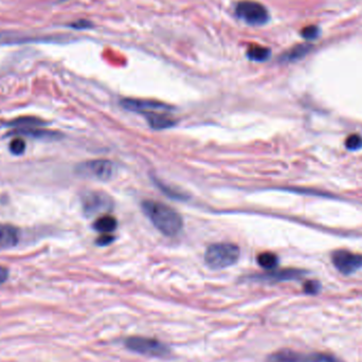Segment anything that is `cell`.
<instances>
[{
	"mask_svg": "<svg viewBox=\"0 0 362 362\" xmlns=\"http://www.w3.org/2000/svg\"><path fill=\"white\" fill-rule=\"evenodd\" d=\"M77 171L82 176L106 181L113 176L114 165L109 160L101 159V160H92L82 163Z\"/></svg>",
	"mask_w": 362,
	"mask_h": 362,
	"instance_id": "6",
	"label": "cell"
},
{
	"mask_svg": "<svg viewBox=\"0 0 362 362\" xmlns=\"http://www.w3.org/2000/svg\"><path fill=\"white\" fill-rule=\"evenodd\" d=\"M320 291V284L316 281H308L304 284V292L308 295H315Z\"/></svg>",
	"mask_w": 362,
	"mask_h": 362,
	"instance_id": "22",
	"label": "cell"
},
{
	"mask_svg": "<svg viewBox=\"0 0 362 362\" xmlns=\"http://www.w3.org/2000/svg\"><path fill=\"white\" fill-rule=\"evenodd\" d=\"M332 264L343 274H351L362 267V255L347 250H338L331 255Z\"/></svg>",
	"mask_w": 362,
	"mask_h": 362,
	"instance_id": "8",
	"label": "cell"
},
{
	"mask_svg": "<svg viewBox=\"0 0 362 362\" xmlns=\"http://www.w3.org/2000/svg\"><path fill=\"white\" fill-rule=\"evenodd\" d=\"M309 50H310V46H306V45L297 46L292 50H289L287 53H285V55H283L282 57V60L285 62H293V61L300 60L301 57L305 56L309 52Z\"/></svg>",
	"mask_w": 362,
	"mask_h": 362,
	"instance_id": "17",
	"label": "cell"
},
{
	"mask_svg": "<svg viewBox=\"0 0 362 362\" xmlns=\"http://www.w3.org/2000/svg\"><path fill=\"white\" fill-rule=\"evenodd\" d=\"M45 121H42L38 118L35 117H21L18 119L13 120L9 123H7V125L9 126H14V127H18L16 129H23V128H31V127H39L41 125H45Z\"/></svg>",
	"mask_w": 362,
	"mask_h": 362,
	"instance_id": "15",
	"label": "cell"
},
{
	"mask_svg": "<svg viewBox=\"0 0 362 362\" xmlns=\"http://www.w3.org/2000/svg\"><path fill=\"white\" fill-rule=\"evenodd\" d=\"M150 125L155 129H164L174 125V120L168 117L166 112H155L147 115Z\"/></svg>",
	"mask_w": 362,
	"mask_h": 362,
	"instance_id": "12",
	"label": "cell"
},
{
	"mask_svg": "<svg viewBox=\"0 0 362 362\" xmlns=\"http://www.w3.org/2000/svg\"><path fill=\"white\" fill-rule=\"evenodd\" d=\"M122 106L130 111L139 112L142 114H151L155 112H168L172 107L151 100H138V99H124L121 102Z\"/></svg>",
	"mask_w": 362,
	"mask_h": 362,
	"instance_id": "9",
	"label": "cell"
},
{
	"mask_svg": "<svg viewBox=\"0 0 362 362\" xmlns=\"http://www.w3.org/2000/svg\"><path fill=\"white\" fill-rule=\"evenodd\" d=\"M112 240H113V237H112V236H110L109 234H103L102 236L98 238L96 243H98V245H100V246H107V245L110 244Z\"/></svg>",
	"mask_w": 362,
	"mask_h": 362,
	"instance_id": "23",
	"label": "cell"
},
{
	"mask_svg": "<svg viewBox=\"0 0 362 362\" xmlns=\"http://www.w3.org/2000/svg\"><path fill=\"white\" fill-rule=\"evenodd\" d=\"M271 52L268 48L260 47V46H253L248 49L247 56L248 59L254 62H265L269 59Z\"/></svg>",
	"mask_w": 362,
	"mask_h": 362,
	"instance_id": "16",
	"label": "cell"
},
{
	"mask_svg": "<svg viewBox=\"0 0 362 362\" xmlns=\"http://www.w3.org/2000/svg\"><path fill=\"white\" fill-rule=\"evenodd\" d=\"M303 276V271L297 270V269H286V270H280V271H274L270 272L264 276L260 277V279L266 280V281H273V282H281V281H291V280H296L299 279Z\"/></svg>",
	"mask_w": 362,
	"mask_h": 362,
	"instance_id": "11",
	"label": "cell"
},
{
	"mask_svg": "<svg viewBox=\"0 0 362 362\" xmlns=\"http://www.w3.org/2000/svg\"><path fill=\"white\" fill-rule=\"evenodd\" d=\"M93 228L100 233L109 234L110 232H113L115 228H117V221H115L114 217L110 215H103L99 217L94 222Z\"/></svg>",
	"mask_w": 362,
	"mask_h": 362,
	"instance_id": "13",
	"label": "cell"
},
{
	"mask_svg": "<svg viewBox=\"0 0 362 362\" xmlns=\"http://www.w3.org/2000/svg\"><path fill=\"white\" fill-rule=\"evenodd\" d=\"M129 351L153 357H164L170 354L168 346L159 340L144 337H130L124 342Z\"/></svg>",
	"mask_w": 362,
	"mask_h": 362,
	"instance_id": "4",
	"label": "cell"
},
{
	"mask_svg": "<svg viewBox=\"0 0 362 362\" xmlns=\"http://www.w3.org/2000/svg\"><path fill=\"white\" fill-rule=\"evenodd\" d=\"M19 240V231L11 225H0V250L15 247Z\"/></svg>",
	"mask_w": 362,
	"mask_h": 362,
	"instance_id": "10",
	"label": "cell"
},
{
	"mask_svg": "<svg viewBox=\"0 0 362 362\" xmlns=\"http://www.w3.org/2000/svg\"><path fill=\"white\" fill-rule=\"evenodd\" d=\"M236 16L250 26H262L269 20L267 9L253 0H243L235 8Z\"/></svg>",
	"mask_w": 362,
	"mask_h": 362,
	"instance_id": "3",
	"label": "cell"
},
{
	"mask_svg": "<svg viewBox=\"0 0 362 362\" xmlns=\"http://www.w3.org/2000/svg\"><path fill=\"white\" fill-rule=\"evenodd\" d=\"M345 147L349 151H357L362 148V137L354 134L346 138Z\"/></svg>",
	"mask_w": 362,
	"mask_h": 362,
	"instance_id": "20",
	"label": "cell"
},
{
	"mask_svg": "<svg viewBox=\"0 0 362 362\" xmlns=\"http://www.w3.org/2000/svg\"><path fill=\"white\" fill-rule=\"evenodd\" d=\"M267 362H343L328 354H302L292 350H281L271 354Z\"/></svg>",
	"mask_w": 362,
	"mask_h": 362,
	"instance_id": "5",
	"label": "cell"
},
{
	"mask_svg": "<svg viewBox=\"0 0 362 362\" xmlns=\"http://www.w3.org/2000/svg\"><path fill=\"white\" fill-rule=\"evenodd\" d=\"M90 22L89 21H86V20H81V21H78L76 23H72V27L74 28H77V29H87V28H89L90 27Z\"/></svg>",
	"mask_w": 362,
	"mask_h": 362,
	"instance_id": "25",
	"label": "cell"
},
{
	"mask_svg": "<svg viewBox=\"0 0 362 362\" xmlns=\"http://www.w3.org/2000/svg\"><path fill=\"white\" fill-rule=\"evenodd\" d=\"M12 134H21L29 137L34 138H57L60 135L57 133L48 132L45 129H39L38 127H31V128H23V129H15Z\"/></svg>",
	"mask_w": 362,
	"mask_h": 362,
	"instance_id": "14",
	"label": "cell"
},
{
	"mask_svg": "<svg viewBox=\"0 0 362 362\" xmlns=\"http://www.w3.org/2000/svg\"><path fill=\"white\" fill-rule=\"evenodd\" d=\"M239 257V248L231 243L213 244L205 254L206 264L215 270L224 269L234 265Z\"/></svg>",
	"mask_w": 362,
	"mask_h": 362,
	"instance_id": "2",
	"label": "cell"
},
{
	"mask_svg": "<svg viewBox=\"0 0 362 362\" xmlns=\"http://www.w3.org/2000/svg\"><path fill=\"white\" fill-rule=\"evenodd\" d=\"M10 152L15 156H21L26 151V142L22 138H14L10 142Z\"/></svg>",
	"mask_w": 362,
	"mask_h": 362,
	"instance_id": "19",
	"label": "cell"
},
{
	"mask_svg": "<svg viewBox=\"0 0 362 362\" xmlns=\"http://www.w3.org/2000/svg\"><path fill=\"white\" fill-rule=\"evenodd\" d=\"M111 208V198L103 192H90L83 197V210L88 216L108 212Z\"/></svg>",
	"mask_w": 362,
	"mask_h": 362,
	"instance_id": "7",
	"label": "cell"
},
{
	"mask_svg": "<svg viewBox=\"0 0 362 362\" xmlns=\"http://www.w3.org/2000/svg\"><path fill=\"white\" fill-rule=\"evenodd\" d=\"M257 263L260 267H263L264 269L271 270L278 265L279 258L274 253L264 252V253H260L257 256Z\"/></svg>",
	"mask_w": 362,
	"mask_h": 362,
	"instance_id": "18",
	"label": "cell"
},
{
	"mask_svg": "<svg viewBox=\"0 0 362 362\" xmlns=\"http://www.w3.org/2000/svg\"><path fill=\"white\" fill-rule=\"evenodd\" d=\"M9 277V271L6 267L0 266V284H4Z\"/></svg>",
	"mask_w": 362,
	"mask_h": 362,
	"instance_id": "24",
	"label": "cell"
},
{
	"mask_svg": "<svg viewBox=\"0 0 362 362\" xmlns=\"http://www.w3.org/2000/svg\"><path fill=\"white\" fill-rule=\"evenodd\" d=\"M142 209L153 225L166 236H175L182 229V219L178 212L161 202L147 200Z\"/></svg>",
	"mask_w": 362,
	"mask_h": 362,
	"instance_id": "1",
	"label": "cell"
},
{
	"mask_svg": "<svg viewBox=\"0 0 362 362\" xmlns=\"http://www.w3.org/2000/svg\"><path fill=\"white\" fill-rule=\"evenodd\" d=\"M318 34H319V29H318L316 26H308L302 30V36L307 40L315 39L318 36Z\"/></svg>",
	"mask_w": 362,
	"mask_h": 362,
	"instance_id": "21",
	"label": "cell"
}]
</instances>
